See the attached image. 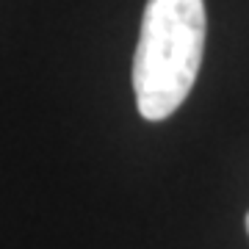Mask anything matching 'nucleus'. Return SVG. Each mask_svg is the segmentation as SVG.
Returning a JSON list of instances; mask_svg holds the SVG:
<instances>
[{
	"label": "nucleus",
	"mask_w": 249,
	"mask_h": 249,
	"mask_svg": "<svg viewBox=\"0 0 249 249\" xmlns=\"http://www.w3.org/2000/svg\"><path fill=\"white\" fill-rule=\"evenodd\" d=\"M202 53V0H147L133 55L136 106L147 122H163L186 103Z\"/></svg>",
	"instance_id": "1"
},
{
	"label": "nucleus",
	"mask_w": 249,
	"mask_h": 249,
	"mask_svg": "<svg viewBox=\"0 0 249 249\" xmlns=\"http://www.w3.org/2000/svg\"><path fill=\"white\" fill-rule=\"evenodd\" d=\"M247 232H249V213H247Z\"/></svg>",
	"instance_id": "2"
}]
</instances>
